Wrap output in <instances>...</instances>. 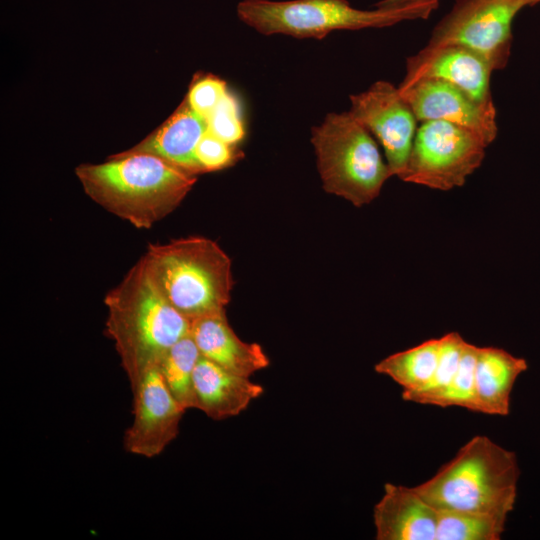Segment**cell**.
Listing matches in <instances>:
<instances>
[{
	"label": "cell",
	"instance_id": "9c48e42d",
	"mask_svg": "<svg viewBox=\"0 0 540 540\" xmlns=\"http://www.w3.org/2000/svg\"><path fill=\"white\" fill-rule=\"evenodd\" d=\"M349 112L381 144L391 175L401 178L418 120L399 88L387 81H377L367 90L350 96Z\"/></svg>",
	"mask_w": 540,
	"mask_h": 540
},
{
	"label": "cell",
	"instance_id": "277c9868",
	"mask_svg": "<svg viewBox=\"0 0 540 540\" xmlns=\"http://www.w3.org/2000/svg\"><path fill=\"white\" fill-rule=\"evenodd\" d=\"M142 257L162 294L190 321L225 311L234 283L231 260L212 239L149 244Z\"/></svg>",
	"mask_w": 540,
	"mask_h": 540
},
{
	"label": "cell",
	"instance_id": "52a82bcc",
	"mask_svg": "<svg viewBox=\"0 0 540 540\" xmlns=\"http://www.w3.org/2000/svg\"><path fill=\"white\" fill-rule=\"evenodd\" d=\"M487 147L479 135L459 125L421 122L400 179L441 191L461 187L481 166Z\"/></svg>",
	"mask_w": 540,
	"mask_h": 540
},
{
	"label": "cell",
	"instance_id": "7402d4cb",
	"mask_svg": "<svg viewBox=\"0 0 540 540\" xmlns=\"http://www.w3.org/2000/svg\"><path fill=\"white\" fill-rule=\"evenodd\" d=\"M478 346L465 342L458 370L451 383L438 395L428 401V405L462 407L478 412L475 391V364Z\"/></svg>",
	"mask_w": 540,
	"mask_h": 540
},
{
	"label": "cell",
	"instance_id": "cb8c5ba5",
	"mask_svg": "<svg viewBox=\"0 0 540 540\" xmlns=\"http://www.w3.org/2000/svg\"><path fill=\"white\" fill-rule=\"evenodd\" d=\"M242 157L237 146L231 145L206 132L195 150V159L200 174L225 169Z\"/></svg>",
	"mask_w": 540,
	"mask_h": 540
},
{
	"label": "cell",
	"instance_id": "603a6c76",
	"mask_svg": "<svg viewBox=\"0 0 540 540\" xmlns=\"http://www.w3.org/2000/svg\"><path fill=\"white\" fill-rule=\"evenodd\" d=\"M205 120L208 132L231 145L237 146L246 135L240 102L230 91Z\"/></svg>",
	"mask_w": 540,
	"mask_h": 540
},
{
	"label": "cell",
	"instance_id": "44dd1931",
	"mask_svg": "<svg viewBox=\"0 0 540 540\" xmlns=\"http://www.w3.org/2000/svg\"><path fill=\"white\" fill-rule=\"evenodd\" d=\"M465 342L458 332H450L440 337L438 362L432 379L422 390L402 392V398L405 401L427 404L431 398L442 392L458 370Z\"/></svg>",
	"mask_w": 540,
	"mask_h": 540
},
{
	"label": "cell",
	"instance_id": "8fae6325",
	"mask_svg": "<svg viewBox=\"0 0 540 540\" xmlns=\"http://www.w3.org/2000/svg\"><path fill=\"white\" fill-rule=\"evenodd\" d=\"M398 88L419 122L441 120L459 125L479 135L488 146L496 139L494 103H480L460 88L432 78L400 83Z\"/></svg>",
	"mask_w": 540,
	"mask_h": 540
},
{
	"label": "cell",
	"instance_id": "ffe728a7",
	"mask_svg": "<svg viewBox=\"0 0 540 540\" xmlns=\"http://www.w3.org/2000/svg\"><path fill=\"white\" fill-rule=\"evenodd\" d=\"M506 520L488 513L437 510L435 540H499Z\"/></svg>",
	"mask_w": 540,
	"mask_h": 540
},
{
	"label": "cell",
	"instance_id": "4fadbf2b",
	"mask_svg": "<svg viewBox=\"0 0 540 540\" xmlns=\"http://www.w3.org/2000/svg\"><path fill=\"white\" fill-rule=\"evenodd\" d=\"M377 540H435L437 510L413 487L386 483L374 506Z\"/></svg>",
	"mask_w": 540,
	"mask_h": 540
},
{
	"label": "cell",
	"instance_id": "3957f363",
	"mask_svg": "<svg viewBox=\"0 0 540 540\" xmlns=\"http://www.w3.org/2000/svg\"><path fill=\"white\" fill-rule=\"evenodd\" d=\"M519 476L513 451L476 435L430 479L413 488L436 510L508 517L516 503Z\"/></svg>",
	"mask_w": 540,
	"mask_h": 540
},
{
	"label": "cell",
	"instance_id": "ba28073f",
	"mask_svg": "<svg viewBox=\"0 0 540 540\" xmlns=\"http://www.w3.org/2000/svg\"><path fill=\"white\" fill-rule=\"evenodd\" d=\"M524 7L520 0H456L428 44L461 45L485 58L493 70L504 69L511 55L513 20Z\"/></svg>",
	"mask_w": 540,
	"mask_h": 540
},
{
	"label": "cell",
	"instance_id": "ac0fdd59",
	"mask_svg": "<svg viewBox=\"0 0 540 540\" xmlns=\"http://www.w3.org/2000/svg\"><path fill=\"white\" fill-rule=\"evenodd\" d=\"M440 338L426 340L417 346L396 352L381 361L374 369L390 377L403 392L422 390L432 379L438 362Z\"/></svg>",
	"mask_w": 540,
	"mask_h": 540
},
{
	"label": "cell",
	"instance_id": "9a60e30c",
	"mask_svg": "<svg viewBox=\"0 0 540 540\" xmlns=\"http://www.w3.org/2000/svg\"><path fill=\"white\" fill-rule=\"evenodd\" d=\"M207 132L203 116L193 110L186 99L156 130L127 152L149 153L197 176L196 147Z\"/></svg>",
	"mask_w": 540,
	"mask_h": 540
},
{
	"label": "cell",
	"instance_id": "8992f818",
	"mask_svg": "<svg viewBox=\"0 0 540 540\" xmlns=\"http://www.w3.org/2000/svg\"><path fill=\"white\" fill-rule=\"evenodd\" d=\"M311 143L323 189L356 207L377 198L392 176L375 138L349 111L327 114Z\"/></svg>",
	"mask_w": 540,
	"mask_h": 540
},
{
	"label": "cell",
	"instance_id": "5bb4252c",
	"mask_svg": "<svg viewBox=\"0 0 540 540\" xmlns=\"http://www.w3.org/2000/svg\"><path fill=\"white\" fill-rule=\"evenodd\" d=\"M190 335L202 357L235 374L250 377L269 365L259 344L236 335L225 311L192 320Z\"/></svg>",
	"mask_w": 540,
	"mask_h": 540
},
{
	"label": "cell",
	"instance_id": "d6986e66",
	"mask_svg": "<svg viewBox=\"0 0 540 540\" xmlns=\"http://www.w3.org/2000/svg\"><path fill=\"white\" fill-rule=\"evenodd\" d=\"M200 357L189 334L175 343L158 365L167 387L183 410L195 408L194 371Z\"/></svg>",
	"mask_w": 540,
	"mask_h": 540
},
{
	"label": "cell",
	"instance_id": "5b68a950",
	"mask_svg": "<svg viewBox=\"0 0 540 540\" xmlns=\"http://www.w3.org/2000/svg\"><path fill=\"white\" fill-rule=\"evenodd\" d=\"M438 5L426 1L395 9L361 10L347 0H242L236 11L242 22L263 35L322 39L336 30L383 28L426 19Z\"/></svg>",
	"mask_w": 540,
	"mask_h": 540
},
{
	"label": "cell",
	"instance_id": "e0dca14e",
	"mask_svg": "<svg viewBox=\"0 0 540 540\" xmlns=\"http://www.w3.org/2000/svg\"><path fill=\"white\" fill-rule=\"evenodd\" d=\"M528 369L526 359L498 347H479L475 364L478 413L507 416L517 378Z\"/></svg>",
	"mask_w": 540,
	"mask_h": 540
},
{
	"label": "cell",
	"instance_id": "2e32d148",
	"mask_svg": "<svg viewBox=\"0 0 540 540\" xmlns=\"http://www.w3.org/2000/svg\"><path fill=\"white\" fill-rule=\"evenodd\" d=\"M262 393V386L251 382L249 377L200 357L194 371L195 408L208 417L222 420L236 416Z\"/></svg>",
	"mask_w": 540,
	"mask_h": 540
},
{
	"label": "cell",
	"instance_id": "6da1fadb",
	"mask_svg": "<svg viewBox=\"0 0 540 540\" xmlns=\"http://www.w3.org/2000/svg\"><path fill=\"white\" fill-rule=\"evenodd\" d=\"M75 175L91 200L137 229L172 213L197 181L158 156L126 150L104 163L80 164Z\"/></svg>",
	"mask_w": 540,
	"mask_h": 540
},
{
	"label": "cell",
	"instance_id": "484cf974",
	"mask_svg": "<svg viewBox=\"0 0 540 540\" xmlns=\"http://www.w3.org/2000/svg\"><path fill=\"white\" fill-rule=\"evenodd\" d=\"M426 1L439 2L440 0H381L377 2L374 6L378 9H395Z\"/></svg>",
	"mask_w": 540,
	"mask_h": 540
},
{
	"label": "cell",
	"instance_id": "4316f807",
	"mask_svg": "<svg viewBox=\"0 0 540 540\" xmlns=\"http://www.w3.org/2000/svg\"><path fill=\"white\" fill-rule=\"evenodd\" d=\"M520 1L523 2L526 6L540 3V0H520Z\"/></svg>",
	"mask_w": 540,
	"mask_h": 540
},
{
	"label": "cell",
	"instance_id": "7c38bea8",
	"mask_svg": "<svg viewBox=\"0 0 540 540\" xmlns=\"http://www.w3.org/2000/svg\"><path fill=\"white\" fill-rule=\"evenodd\" d=\"M489 62L473 50L457 44H427L406 60L401 83L432 78L452 84L480 103L493 104Z\"/></svg>",
	"mask_w": 540,
	"mask_h": 540
},
{
	"label": "cell",
	"instance_id": "7a4b0ae2",
	"mask_svg": "<svg viewBox=\"0 0 540 540\" xmlns=\"http://www.w3.org/2000/svg\"><path fill=\"white\" fill-rule=\"evenodd\" d=\"M104 305L106 334L114 342L130 385L190 334L191 321L165 298L143 257L107 292Z\"/></svg>",
	"mask_w": 540,
	"mask_h": 540
},
{
	"label": "cell",
	"instance_id": "d4e9b609",
	"mask_svg": "<svg viewBox=\"0 0 540 540\" xmlns=\"http://www.w3.org/2000/svg\"><path fill=\"white\" fill-rule=\"evenodd\" d=\"M229 91L221 78L212 74L194 77L185 97L190 107L206 118Z\"/></svg>",
	"mask_w": 540,
	"mask_h": 540
},
{
	"label": "cell",
	"instance_id": "30bf717a",
	"mask_svg": "<svg viewBox=\"0 0 540 540\" xmlns=\"http://www.w3.org/2000/svg\"><path fill=\"white\" fill-rule=\"evenodd\" d=\"M130 386L133 422L124 434V448L146 458L158 456L176 438L185 410L170 392L158 366Z\"/></svg>",
	"mask_w": 540,
	"mask_h": 540
}]
</instances>
